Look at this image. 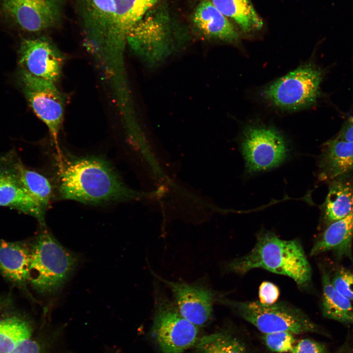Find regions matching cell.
Listing matches in <instances>:
<instances>
[{
    "mask_svg": "<svg viewBox=\"0 0 353 353\" xmlns=\"http://www.w3.org/2000/svg\"><path fill=\"white\" fill-rule=\"evenodd\" d=\"M59 193L62 199L99 204L136 199L108 162L95 156L59 162Z\"/></svg>",
    "mask_w": 353,
    "mask_h": 353,
    "instance_id": "obj_1",
    "label": "cell"
},
{
    "mask_svg": "<svg viewBox=\"0 0 353 353\" xmlns=\"http://www.w3.org/2000/svg\"><path fill=\"white\" fill-rule=\"evenodd\" d=\"M227 272L243 275L256 268L284 275L302 288L309 285L311 269L301 244L286 240L274 233H260L252 249L246 255L234 259L225 266Z\"/></svg>",
    "mask_w": 353,
    "mask_h": 353,
    "instance_id": "obj_2",
    "label": "cell"
},
{
    "mask_svg": "<svg viewBox=\"0 0 353 353\" xmlns=\"http://www.w3.org/2000/svg\"><path fill=\"white\" fill-rule=\"evenodd\" d=\"M30 243L28 285L50 295L60 290L74 271L78 257L63 247L46 228Z\"/></svg>",
    "mask_w": 353,
    "mask_h": 353,
    "instance_id": "obj_3",
    "label": "cell"
},
{
    "mask_svg": "<svg viewBox=\"0 0 353 353\" xmlns=\"http://www.w3.org/2000/svg\"><path fill=\"white\" fill-rule=\"evenodd\" d=\"M217 302L229 307L263 334L287 331L295 335L313 333L329 336L301 310L284 303L264 304L259 301L240 302L221 295Z\"/></svg>",
    "mask_w": 353,
    "mask_h": 353,
    "instance_id": "obj_4",
    "label": "cell"
},
{
    "mask_svg": "<svg viewBox=\"0 0 353 353\" xmlns=\"http://www.w3.org/2000/svg\"><path fill=\"white\" fill-rule=\"evenodd\" d=\"M59 333L37 331L31 318L11 297L0 295V353H55Z\"/></svg>",
    "mask_w": 353,
    "mask_h": 353,
    "instance_id": "obj_5",
    "label": "cell"
},
{
    "mask_svg": "<svg viewBox=\"0 0 353 353\" xmlns=\"http://www.w3.org/2000/svg\"><path fill=\"white\" fill-rule=\"evenodd\" d=\"M152 330L163 353H182L197 341L199 327L184 318L174 301L156 284Z\"/></svg>",
    "mask_w": 353,
    "mask_h": 353,
    "instance_id": "obj_6",
    "label": "cell"
},
{
    "mask_svg": "<svg viewBox=\"0 0 353 353\" xmlns=\"http://www.w3.org/2000/svg\"><path fill=\"white\" fill-rule=\"evenodd\" d=\"M323 76L322 71L317 67L304 64L270 84L261 95L267 101L281 109L305 108L316 102Z\"/></svg>",
    "mask_w": 353,
    "mask_h": 353,
    "instance_id": "obj_7",
    "label": "cell"
},
{
    "mask_svg": "<svg viewBox=\"0 0 353 353\" xmlns=\"http://www.w3.org/2000/svg\"><path fill=\"white\" fill-rule=\"evenodd\" d=\"M246 169L254 173L276 168L287 158L289 149L284 137L270 127L252 126L244 131L241 142Z\"/></svg>",
    "mask_w": 353,
    "mask_h": 353,
    "instance_id": "obj_8",
    "label": "cell"
},
{
    "mask_svg": "<svg viewBox=\"0 0 353 353\" xmlns=\"http://www.w3.org/2000/svg\"><path fill=\"white\" fill-rule=\"evenodd\" d=\"M21 78L26 98L35 114L47 126L61 160L58 135L64 114L62 95L53 82L31 76Z\"/></svg>",
    "mask_w": 353,
    "mask_h": 353,
    "instance_id": "obj_9",
    "label": "cell"
},
{
    "mask_svg": "<svg viewBox=\"0 0 353 353\" xmlns=\"http://www.w3.org/2000/svg\"><path fill=\"white\" fill-rule=\"evenodd\" d=\"M151 271L171 290L177 310L184 318L198 327L208 323L212 317L213 304L220 294L204 282L171 281Z\"/></svg>",
    "mask_w": 353,
    "mask_h": 353,
    "instance_id": "obj_10",
    "label": "cell"
},
{
    "mask_svg": "<svg viewBox=\"0 0 353 353\" xmlns=\"http://www.w3.org/2000/svg\"><path fill=\"white\" fill-rule=\"evenodd\" d=\"M63 0H0V9L23 30L36 32L56 26L61 20Z\"/></svg>",
    "mask_w": 353,
    "mask_h": 353,
    "instance_id": "obj_11",
    "label": "cell"
},
{
    "mask_svg": "<svg viewBox=\"0 0 353 353\" xmlns=\"http://www.w3.org/2000/svg\"><path fill=\"white\" fill-rule=\"evenodd\" d=\"M62 54L44 38L24 39L19 54L21 76H31L55 83L60 77Z\"/></svg>",
    "mask_w": 353,
    "mask_h": 353,
    "instance_id": "obj_12",
    "label": "cell"
},
{
    "mask_svg": "<svg viewBox=\"0 0 353 353\" xmlns=\"http://www.w3.org/2000/svg\"><path fill=\"white\" fill-rule=\"evenodd\" d=\"M86 40L96 48L116 49L113 0H75Z\"/></svg>",
    "mask_w": 353,
    "mask_h": 353,
    "instance_id": "obj_13",
    "label": "cell"
},
{
    "mask_svg": "<svg viewBox=\"0 0 353 353\" xmlns=\"http://www.w3.org/2000/svg\"><path fill=\"white\" fill-rule=\"evenodd\" d=\"M0 206L33 217L46 227L45 212L22 184L13 162V152L0 158Z\"/></svg>",
    "mask_w": 353,
    "mask_h": 353,
    "instance_id": "obj_14",
    "label": "cell"
},
{
    "mask_svg": "<svg viewBox=\"0 0 353 353\" xmlns=\"http://www.w3.org/2000/svg\"><path fill=\"white\" fill-rule=\"evenodd\" d=\"M30 258V243L0 239V273L28 296Z\"/></svg>",
    "mask_w": 353,
    "mask_h": 353,
    "instance_id": "obj_15",
    "label": "cell"
},
{
    "mask_svg": "<svg viewBox=\"0 0 353 353\" xmlns=\"http://www.w3.org/2000/svg\"><path fill=\"white\" fill-rule=\"evenodd\" d=\"M319 166L322 180H330L353 170V142L338 136L327 142Z\"/></svg>",
    "mask_w": 353,
    "mask_h": 353,
    "instance_id": "obj_16",
    "label": "cell"
},
{
    "mask_svg": "<svg viewBox=\"0 0 353 353\" xmlns=\"http://www.w3.org/2000/svg\"><path fill=\"white\" fill-rule=\"evenodd\" d=\"M353 210L345 217L333 222L310 251L311 255L333 251L339 258L353 260Z\"/></svg>",
    "mask_w": 353,
    "mask_h": 353,
    "instance_id": "obj_17",
    "label": "cell"
},
{
    "mask_svg": "<svg viewBox=\"0 0 353 353\" xmlns=\"http://www.w3.org/2000/svg\"><path fill=\"white\" fill-rule=\"evenodd\" d=\"M195 25L204 34L229 42H236L239 34L233 25L210 1L202 0L193 15Z\"/></svg>",
    "mask_w": 353,
    "mask_h": 353,
    "instance_id": "obj_18",
    "label": "cell"
},
{
    "mask_svg": "<svg viewBox=\"0 0 353 353\" xmlns=\"http://www.w3.org/2000/svg\"><path fill=\"white\" fill-rule=\"evenodd\" d=\"M158 0H113L115 8V42L122 47L130 30Z\"/></svg>",
    "mask_w": 353,
    "mask_h": 353,
    "instance_id": "obj_19",
    "label": "cell"
},
{
    "mask_svg": "<svg viewBox=\"0 0 353 353\" xmlns=\"http://www.w3.org/2000/svg\"><path fill=\"white\" fill-rule=\"evenodd\" d=\"M322 312L328 319L353 326V304L333 286L330 275L324 270L322 275Z\"/></svg>",
    "mask_w": 353,
    "mask_h": 353,
    "instance_id": "obj_20",
    "label": "cell"
},
{
    "mask_svg": "<svg viewBox=\"0 0 353 353\" xmlns=\"http://www.w3.org/2000/svg\"><path fill=\"white\" fill-rule=\"evenodd\" d=\"M13 162L23 186L33 200L46 212L52 192L50 181L41 174L28 169L14 152H13Z\"/></svg>",
    "mask_w": 353,
    "mask_h": 353,
    "instance_id": "obj_21",
    "label": "cell"
},
{
    "mask_svg": "<svg viewBox=\"0 0 353 353\" xmlns=\"http://www.w3.org/2000/svg\"><path fill=\"white\" fill-rule=\"evenodd\" d=\"M224 16L233 20L245 32L258 30L263 26L262 19L251 0H208Z\"/></svg>",
    "mask_w": 353,
    "mask_h": 353,
    "instance_id": "obj_22",
    "label": "cell"
},
{
    "mask_svg": "<svg viewBox=\"0 0 353 353\" xmlns=\"http://www.w3.org/2000/svg\"><path fill=\"white\" fill-rule=\"evenodd\" d=\"M353 210V187L349 182L336 181L330 186L325 205V218L329 224Z\"/></svg>",
    "mask_w": 353,
    "mask_h": 353,
    "instance_id": "obj_23",
    "label": "cell"
},
{
    "mask_svg": "<svg viewBox=\"0 0 353 353\" xmlns=\"http://www.w3.org/2000/svg\"><path fill=\"white\" fill-rule=\"evenodd\" d=\"M197 349L198 353H247L241 341L224 332L202 336L197 343Z\"/></svg>",
    "mask_w": 353,
    "mask_h": 353,
    "instance_id": "obj_24",
    "label": "cell"
},
{
    "mask_svg": "<svg viewBox=\"0 0 353 353\" xmlns=\"http://www.w3.org/2000/svg\"><path fill=\"white\" fill-rule=\"evenodd\" d=\"M263 339L267 348L277 353L290 352L296 343L295 334L287 331L265 333Z\"/></svg>",
    "mask_w": 353,
    "mask_h": 353,
    "instance_id": "obj_25",
    "label": "cell"
},
{
    "mask_svg": "<svg viewBox=\"0 0 353 353\" xmlns=\"http://www.w3.org/2000/svg\"><path fill=\"white\" fill-rule=\"evenodd\" d=\"M330 280L334 288L353 304V271L339 267L330 275Z\"/></svg>",
    "mask_w": 353,
    "mask_h": 353,
    "instance_id": "obj_26",
    "label": "cell"
},
{
    "mask_svg": "<svg viewBox=\"0 0 353 353\" xmlns=\"http://www.w3.org/2000/svg\"><path fill=\"white\" fill-rule=\"evenodd\" d=\"M290 353H328L327 345L310 338H303L295 344Z\"/></svg>",
    "mask_w": 353,
    "mask_h": 353,
    "instance_id": "obj_27",
    "label": "cell"
},
{
    "mask_svg": "<svg viewBox=\"0 0 353 353\" xmlns=\"http://www.w3.org/2000/svg\"><path fill=\"white\" fill-rule=\"evenodd\" d=\"M259 302L264 304L276 303L279 297V291L277 286L272 282H263L259 287Z\"/></svg>",
    "mask_w": 353,
    "mask_h": 353,
    "instance_id": "obj_28",
    "label": "cell"
},
{
    "mask_svg": "<svg viewBox=\"0 0 353 353\" xmlns=\"http://www.w3.org/2000/svg\"><path fill=\"white\" fill-rule=\"evenodd\" d=\"M338 136L347 141L353 142V116L345 122Z\"/></svg>",
    "mask_w": 353,
    "mask_h": 353,
    "instance_id": "obj_29",
    "label": "cell"
},
{
    "mask_svg": "<svg viewBox=\"0 0 353 353\" xmlns=\"http://www.w3.org/2000/svg\"><path fill=\"white\" fill-rule=\"evenodd\" d=\"M342 353H353V349H352L351 350H347L346 351H343L342 352Z\"/></svg>",
    "mask_w": 353,
    "mask_h": 353,
    "instance_id": "obj_30",
    "label": "cell"
}]
</instances>
